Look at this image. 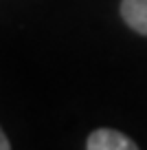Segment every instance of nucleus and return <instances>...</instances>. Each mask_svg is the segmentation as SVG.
I'll return each instance as SVG.
<instances>
[{
    "label": "nucleus",
    "mask_w": 147,
    "mask_h": 150,
    "mask_svg": "<svg viewBox=\"0 0 147 150\" xmlns=\"http://www.w3.org/2000/svg\"><path fill=\"white\" fill-rule=\"evenodd\" d=\"M88 150H136V141H132L127 135L112 128H99L86 141Z\"/></svg>",
    "instance_id": "f257e3e1"
},
{
    "label": "nucleus",
    "mask_w": 147,
    "mask_h": 150,
    "mask_svg": "<svg viewBox=\"0 0 147 150\" xmlns=\"http://www.w3.org/2000/svg\"><path fill=\"white\" fill-rule=\"evenodd\" d=\"M11 148V141L7 139V135L2 132V128H0V150H9Z\"/></svg>",
    "instance_id": "7ed1b4c3"
},
{
    "label": "nucleus",
    "mask_w": 147,
    "mask_h": 150,
    "mask_svg": "<svg viewBox=\"0 0 147 150\" xmlns=\"http://www.w3.org/2000/svg\"><path fill=\"white\" fill-rule=\"evenodd\" d=\"M121 16L125 24L141 35H147V0H123Z\"/></svg>",
    "instance_id": "f03ea898"
}]
</instances>
